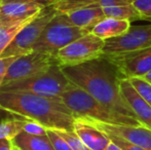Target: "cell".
Listing matches in <instances>:
<instances>
[{
	"instance_id": "6da1fadb",
	"label": "cell",
	"mask_w": 151,
	"mask_h": 150,
	"mask_svg": "<svg viewBox=\"0 0 151 150\" xmlns=\"http://www.w3.org/2000/svg\"><path fill=\"white\" fill-rule=\"evenodd\" d=\"M62 69L72 83L88 92L108 109L123 116L137 118L121 95L117 70L103 56L78 66Z\"/></svg>"
},
{
	"instance_id": "7a4b0ae2",
	"label": "cell",
	"mask_w": 151,
	"mask_h": 150,
	"mask_svg": "<svg viewBox=\"0 0 151 150\" xmlns=\"http://www.w3.org/2000/svg\"><path fill=\"white\" fill-rule=\"evenodd\" d=\"M0 110L37 121L45 128L74 132L76 117L61 98L1 92Z\"/></svg>"
},
{
	"instance_id": "3957f363",
	"label": "cell",
	"mask_w": 151,
	"mask_h": 150,
	"mask_svg": "<svg viewBox=\"0 0 151 150\" xmlns=\"http://www.w3.org/2000/svg\"><path fill=\"white\" fill-rule=\"evenodd\" d=\"M61 99L76 118H86L105 123L121 126H142L137 118L123 116L108 109L88 92L73 83L62 95Z\"/></svg>"
},
{
	"instance_id": "277c9868",
	"label": "cell",
	"mask_w": 151,
	"mask_h": 150,
	"mask_svg": "<svg viewBox=\"0 0 151 150\" xmlns=\"http://www.w3.org/2000/svg\"><path fill=\"white\" fill-rule=\"evenodd\" d=\"M71 84L72 82L64 74L62 67L55 64L42 74L4 84L1 92L26 93L47 98H61Z\"/></svg>"
},
{
	"instance_id": "5b68a950",
	"label": "cell",
	"mask_w": 151,
	"mask_h": 150,
	"mask_svg": "<svg viewBox=\"0 0 151 150\" xmlns=\"http://www.w3.org/2000/svg\"><path fill=\"white\" fill-rule=\"evenodd\" d=\"M88 34V32L73 25L62 12H59L52 19L37 40L32 52L48 54L52 57L78 38Z\"/></svg>"
},
{
	"instance_id": "8992f818",
	"label": "cell",
	"mask_w": 151,
	"mask_h": 150,
	"mask_svg": "<svg viewBox=\"0 0 151 150\" xmlns=\"http://www.w3.org/2000/svg\"><path fill=\"white\" fill-rule=\"evenodd\" d=\"M105 40L93 35H84L59 50L56 55V63L63 67H73L101 58L104 55Z\"/></svg>"
},
{
	"instance_id": "52a82bcc",
	"label": "cell",
	"mask_w": 151,
	"mask_h": 150,
	"mask_svg": "<svg viewBox=\"0 0 151 150\" xmlns=\"http://www.w3.org/2000/svg\"><path fill=\"white\" fill-rule=\"evenodd\" d=\"M57 14L58 11L48 4L38 14L35 20H33L30 24H28L25 28L21 30V32L14 39V41L3 52L1 58L20 57L32 52L33 46L41 36L42 32L47 26V24Z\"/></svg>"
},
{
	"instance_id": "ba28073f",
	"label": "cell",
	"mask_w": 151,
	"mask_h": 150,
	"mask_svg": "<svg viewBox=\"0 0 151 150\" xmlns=\"http://www.w3.org/2000/svg\"><path fill=\"white\" fill-rule=\"evenodd\" d=\"M55 64H57L55 57L48 54L32 52L30 54L20 56L8 68L3 85L42 74L50 70Z\"/></svg>"
},
{
	"instance_id": "9c48e42d",
	"label": "cell",
	"mask_w": 151,
	"mask_h": 150,
	"mask_svg": "<svg viewBox=\"0 0 151 150\" xmlns=\"http://www.w3.org/2000/svg\"><path fill=\"white\" fill-rule=\"evenodd\" d=\"M103 57L114 65L120 78L142 77L151 70V47Z\"/></svg>"
},
{
	"instance_id": "30bf717a",
	"label": "cell",
	"mask_w": 151,
	"mask_h": 150,
	"mask_svg": "<svg viewBox=\"0 0 151 150\" xmlns=\"http://www.w3.org/2000/svg\"><path fill=\"white\" fill-rule=\"evenodd\" d=\"M151 47V24L132 26L125 34L105 40L104 55L122 54Z\"/></svg>"
},
{
	"instance_id": "8fae6325",
	"label": "cell",
	"mask_w": 151,
	"mask_h": 150,
	"mask_svg": "<svg viewBox=\"0 0 151 150\" xmlns=\"http://www.w3.org/2000/svg\"><path fill=\"white\" fill-rule=\"evenodd\" d=\"M86 119V118H84ZM93 126H97L102 132H109L123 139L129 141L133 144L146 150H151V130L145 128L144 126H121V124H111L105 122L96 121L88 119Z\"/></svg>"
},
{
	"instance_id": "7c38bea8",
	"label": "cell",
	"mask_w": 151,
	"mask_h": 150,
	"mask_svg": "<svg viewBox=\"0 0 151 150\" xmlns=\"http://www.w3.org/2000/svg\"><path fill=\"white\" fill-rule=\"evenodd\" d=\"M119 88L121 95L135 113L137 119L142 126L151 130V105L138 94L127 78H120Z\"/></svg>"
},
{
	"instance_id": "4fadbf2b",
	"label": "cell",
	"mask_w": 151,
	"mask_h": 150,
	"mask_svg": "<svg viewBox=\"0 0 151 150\" xmlns=\"http://www.w3.org/2000/svg\"><path fill=\"white\" fill-rule=\"evenodd\" d=\"M74 132L91 150H105L110 140L101 130L84 118H76Z\"/></svg>"
},
{
	"instance_id": "5bb4252c",
	"label": "cell",
	"mask_w": 151,
	"mask_h": 150,
	"mask_svg": "<svg viewBox=\"0 0 151 150\" xmlns=\"http://www.w3.org/2000/svg\"><path fill=\"white\" fill-rule=\"evenodd\" d=\"M48 3L41 2H12L0 5V22L22 20L41 12Z\"/></svg>"
},
{
	"instance_id": "9a60e30c",
	"label": "cell",
	"mask_w": 151,
	"mask_h": 150,
	"mask_svg": "<svg viewBox=\"0 0 151 150\" xmlns=\"http://www.w3.org/2000/svg\"><path fill=\"white\" fill-rule=\"evenodd\" d=\"M64 14L72 24L88 33H91L93 29L106 18L103 8L97 6L78 8L65 12Z\"/></svg>"
},
{
	"instance_id": "2e32d148",
	"label": "cell",
	"mask_w": 151,
	"mask_h": 150,
	"mask_svg": "<svg viewBox=\"0 0 151 150\" xmlns=\"http://www.w3.org/2000/svg\"><path fill=\"white\" fill-rule=\"evenodd\" d=\"M132 3V0H55L48 3L57 11L65 14L70 10L78 8L97 6V7H112V6L127 5Z\"/></svg>"
},
{
	"instance_id": "e0dca14e",
	"label": "cell",
	"mask_w": 151,
	"mask_h": 150,
	"mask_svg": "<svg viewBox=\"0 0 151 150\" xmlns=\"http://www.w3.org/2000/svg\"><path fill=\"white\" fill-rule=\"evenodd\" d=\"M131 27V22L129 21L105 18L93 29L91 33L101 39L107 40L125 34Z\"/></svg>"
},
{
	"instance_id": "ac0fdd59",
	"label": "cell",
	"mask_w": 151,
	"mask_h": 150,
	"mask_svg": "<svg viewBox=\"0 0 151 150\" xmlns=\"http://www.w3.org/2000/svg\"><path fill=\"white\" fill-rule=\"evenodd\" d=\"M38 14L32 16L27 19H22V20L0 22V58H1L3 52L6 50V47L14 41L17 35L21 32V30L25 28L28 24H30L33 20H35Z\"/></svg>"
},
{
	"instance_id": "d6986e66",
	"label": "cell",
	"mask_w": 151,
	"mask_h": 150,
	"mask_svg": "<svg viewBox=\"0 0 151 150\" xmlns=\"http://www.w3.org/2000/svg\"><path fill=\"white\" fill-rule=\"evenodd\" d=\"M12 142L14 146L21 150H55L47 134L36 136L23 132L12 140Z\"/></svg>"
},
{
	"instance_id": "ffe728a7",
	"label": "cell",
	"mask_w": 151,
	"mask_h": 150,
	"mask_svg": "<svg viewBox=\"0 0 151 150\" xmlns=\"http://www.w3.org/2000/svg\"><path fill=\"white\" fill-rule=\"evenodd\" d=\"M26 118L12 117L0 119V140H14L24 132Z\"/></svg>"
},
{
	"instance_id": "44dd1931",
	"label": "cell",
	"mask_w": 151,
	"mask_h": 150,
	"mask_svg": "<svg viewBox=\"0 0 151 150\" xmlns=\"http://www.w3.org/2000/svg\"><path fill=\"white\" fill-rule=\"evenodd\" d=\"M103 10L106 18L117 19V20L129 21V22L143 20L142 16L139 14V11L136 9L135 6L132 3L127 4V5L106 7L103 8Z\"/></svg>"
},
{
	"instance_id": "7402d4cb",
	"label": "cell",
	"mask_w": 151,
	"mask_h": 150,
	"mask_svg": "<svg viewBox=\"0 0 151 150\" xmlns=\"http://www.w3.org/2000/svg\"><path fill=\"white\" fill-rule=\"evenodd\" d=\"M134 86L137 93L148 103L151 105V83L143 77H131L127 78Z\"/></svg>"
},
{
	"instance_id": "603a6c76",
	"label": "cell",
	"mask_w": 151,
	"mask_h": 150,
	"mask_svg": "<svg viewBox=\"0 0 151 150\" xmlns=\"http://www.w3.org/2000/svg\"><path fill=\"white\" fill-rule=\"evenodd\" d=\"M52 130V128H50ZM59 135L68 143L72 150H91L81 141V139L77 136L75 132H71V131H66V130H55Z\"/></svg>"
},
{
	"instance_id": "cb8c5ba5",
	"label": "cell",
	"mask_w": 151,
	"mask_h": 150,
	"mask_svg": "<svg viewBox=\"0 0 151 150\" xmlns=\"http://www.w3.org/2000/svg\"><path fill=\"white\" fill-rule=\"evenodd\" d=\"M103 133L109 138L110 141L115 143L116 145H118V146L123 150H146V149H143V148H141V147L137 146V145L133 144V143H131L129 141L125 140L122 137L117 136V135H115V134H112V133H109V132H103Z\"/></svg>"
},
{
	"instance_id": "d4e9b609",
	"label": "cell",
	"mask_w": 151,
	"mask_h": 150,
	"mask_svg": "<svg viewBox=\"0 0 151 150\" xmlns=\"http://www.w3.org/2000/svg\"><path fill=\"white\" fill-rule=\"evenodd\" d=\"M46 134H47L55 150H72L71 147L68 145V143L55 130L46 128Z\"/></svg>"
},
{
	"instance_id": "484cf974",
	"label": "cell",
	"mask_w": 151,
	"mask_h": 150,
	"mask_svg": "<svg viewBox=\"0 0 151 150\" xmlns=\"http://www.w3.org/2000/svg\"><path fill=\"white\" fill-rule=\"evenodd\" d=\"M132 4L139 11L143 20L151 21V0H132Z\"/></svg>"
},
{
	"instance_id": "4316f807",
	"label": "cell",
	"mask_w": 151,
	"mask_h": 150,
	"mask_svg": "<svg viewBox=\"0 0 151 150\" xmlns=\"http://www.w3.org/2000/svg\"><path fill=\"white\" fill-rule=\"evenodd\" d=\"M24 132L31 135H36V136H44V135H46V128L40 123H38L37 121L26 118Z\"/></svg>"
},
{
	"instance_id": "83f0119b",
	"label": "cell",
	"mask_w": 151,
	"mask_h": 150,
	"mask_svg": "<svg viewBox=\"0 0 151 150\" xmlns=\"http://www.w3.org/2000/svg\"><path fill=\"white\" fill-rule=\"evenodd\" d=\"M18 59V57H9V58H0V94H1V88L3 85L4 78L8 71L10 65Z\"/></svg>"
},
{
	"instance_id": "f1b7e54d",
	"label": "cell",
	"mask_w": 151,
	"mask_h": 150,
	"mask_svg": "<svg viewBox=\"0 0 151 150\" xmlns=\"http://www.w3.org/2000/svg\"><path fill=\"white\" fill-rule=\"evenodd\" d=\"M0 150H14L12 140H0Z\"/></svg>"
},
{
	"instance_id": "f546056e",
	"label": "cell",
	"mask_w": 151,
	"mask_h": 150,
	"mask_svg": "<svg viewBox=\"0 0 151 150\" xmlns=\"http://www.w3.org/2000/svg\"><path fill=\"white\" fill-rule=\"evenodd\" d=\"M12 2H41V3H47L44 0H0V5L6 3H12Z\"/></svg>"
},
{
	"instance_id": "4dcf8cb0",
	"label": "cell",
	"mask_w": 151,
	"mask_h": 150,
	"mask_svg": "<svg viewBox=\"0 0 151 150\" xmlns=\"http://www.w3.org/2000/svg\"><path fill=\"white\" fill-rule=\"evenodd\" d=\"M105 150H123V149H121L118 145H116L115 143H113L112 141H110V143L108 144V146L105 148Z\"/></svg>"
},
{
	"instance_id": "1f68e13d",
	"label": "cell",
	"mask_w": 151,
	"mask_h": 150,
	"mask_svg": "<svg viewBox=\"0 0 151 150\" xmlns=\"http://www.w3.org/2000/svg\"><path fill=\"white\" fill-rule=\"evenodd\" d=\"M142 77H143L145 80H147V81H149L150 83H151V70L148 73H146V74L144 75V76H142Z\"/></svg>"
},
{
	"instance_id": "d6a6232c",
	"label": "cell",
	"mask_w": 151,
	"mask_h": 150,
	"mask_svg": "<svg viewBox=\"0 0 151 150\" xmlns=\"http://www.w3.org/2000/svg\"><path fill=\"white\" fill-rule=\"evenodd\" d=\"M44 1H45V2H47V3H50V2H52V1H54V0H44Z\"/></svg>"
},
{
	"instance_id": "836d02e7",
	"label": "cell",
	"mask_w": 151,
	"mask_h": 150,
	"mask_svg": "<svg viewBox=\"0 0 151 150\" xmlns=\"http://www.w3.org/2000/svg\"><path fill=\"white\" fill-rule=\"evenodd\" d=\"M12 145H14V144H12ZM14 150H21V149H19V148H18V147L14 146Z\"/></svg>"
},
{
	"instance_id": "e575fe53",
	"label": "cell",
	"mask_w": 151,
	"mask_h": 150,
	"mask_svg": "<svg viewBox=\"0 0 151 150\" xmlns=\"http://www.w3.org/2000/svg\"><path fill=\"white\" fill-rule=\"evenodd\" d=\"M54 1H55V0H54Z\"/></svg>"
}]
</instances>
